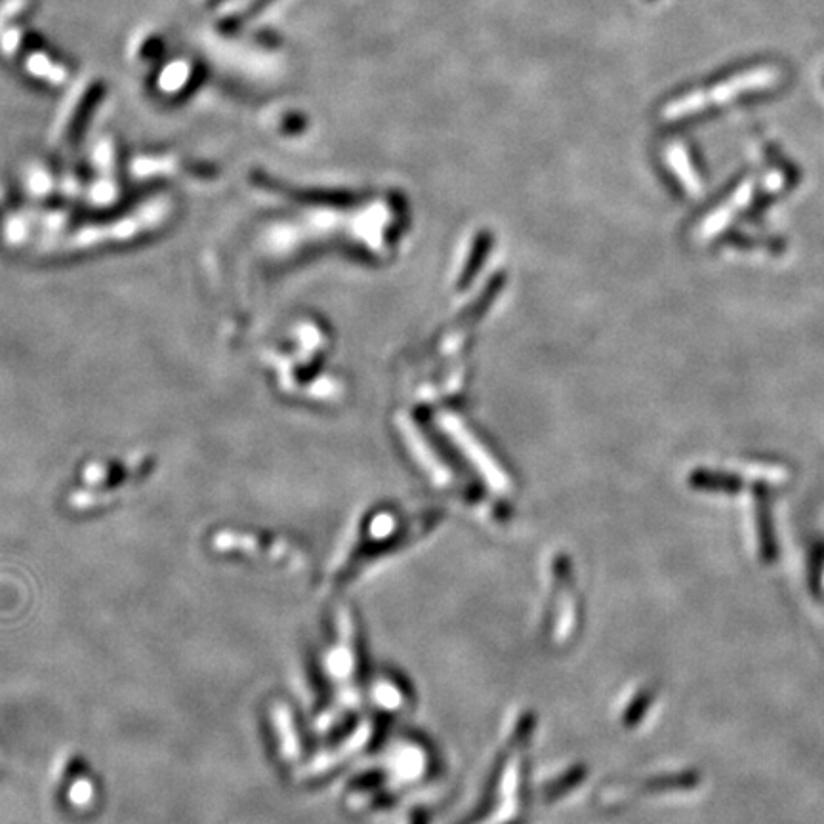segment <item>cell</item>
Segmentation results:
<instances>
[{
	"instance_id": "cell-1",
	"label": "cell",
	"mask_w": 824,
	"mask_h": 824,
	"mask_svg": "<svg viewBox=\"0 0 824 824\" xmlns=\"http://www.w3.org/2000/svg\"><path fill=\"white\" fill-rule=\"evenodd\" d=\"M777 79H779V71H777L775 67H769V65L754 67V69H748V71H744L741 75H735L733 79H729V81L721 83L720 86L712 88L710 94H704V96H689V98L683 100V102L680 103V107H676L674 111L687 113V111H693V109H701L702 103H706L708 100L723 102V100L735 98V96H739L742 92H748V90L767 88V86L777 83Z\"/></svg>"
},
{
	"instance_id": "cell-2",
	"label": "cell",
	"mask_w": 824,
	"mask_h": 824,
	"mask_svg": "<svg viewBox=\"0 0 824 824\" xmlns=\"http://www.w3.org/2000/svg\"><path fill=\"white\" fill-rule=\"evenodd\" d=\"M271 2H273V0H254L243 14L235 16V18H231V20L224 21V23H222V31H226V33H229V31H237L243 23H247V21L252 20V18H256L264 8H268Z\"/></svg>"
},
{
	"instance_id": "cell-3",
	"label": "cell",
	"mask_w": 824,
	"mask_h": 824,
	"mask_svg": "<svg viewBox=\"0 0 824 824\" xmlns=\"http://www.w3.org/2000/svg\"><path fill=\"white\" fill-rule=\"evenodd\" d=\"M222 2H226V0H208V6L212 8V6H218V4H222Z\"/></svg>"
}]
</instances>
